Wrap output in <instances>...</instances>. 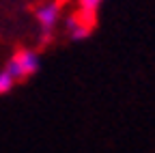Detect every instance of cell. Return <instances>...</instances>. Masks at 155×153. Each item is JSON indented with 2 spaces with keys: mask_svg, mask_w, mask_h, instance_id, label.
<instances>
[{
  "mask_svg": "<svg viewBox=\"0 0 155 153\" xmlns=\"http://www.w3.org/2000/svg\"><path fill=\"white\" fill-rule=\"evenodd\" d=\"M39 67H41V58H39L35 52H30V50H22V52L13 54L9 58V63L5 65L7 73L11 75L15 82L30 78L32 73L39 71Z\"/></svg>",
  "mask_w": 155,
  "mask_h": 153,
  "instance_id": "6da1fadb",
  "label": "cell"
},
{
  "mask_svg": "<svg viewBox=\"0 0 155 153\" xmlns=\"http://www.w3.org/2000/svg\"><path fill=\"white\" fill-rule=\"evenodd\" d=\"M58 15H61V7L58 2H43L39 5V9L35 11V17H37V24L43 32V39L52 35V30L56 28V22H58Z\"/></svg>",
  "mask_w": 155,
  "mask_h": 153,
  "instance_id": "7a4b0ae2",
  "label": "cell"
},
{
  "mask_svg": "<svg viewBox=\"0 0 155 153\" xmlns=\"http://www.w3.org/2000/svg\"><path fill=\"white\" fill-rule=\"evenodd\" d=\"M91 26H93V17L82 13V15H71L67 20V32L73 41H82L91 35Z\"/></svg>",
  "mask_w": 155,
  "mask_h": 153,
  "instance_id": "3957f363",
  "label": "cell"
},
{
  "mask_svg": "<svg viewBox=\"0 0 155 153\" xmlns=\"http://www.w3.org/2000/svg\"><path fill=\"white\" fill-rule=\"evenodd\" d=\"M13 86H15V80L7 73V69H0V95L9 93Z\"/></svg>",
  "mask_w": 155,
  "mask_h": 153,
  "instance_id": "277c9868",
  "label": "cell"
},
{
  "mask_svg": "<svg viewBox=\"0 0 155 153\" xmlns=\"http://www.w3.org/2000/svg\"><path fill=\"white\" fill-rule=\"evenodd\" d=\"M104 2V0H80V7H82V13L95 17V11L99 9V5Z\"/></svg>",
  "mask_w": 155,
  "mask_h": 153,
  "instance_id": "5b68a950",
  "label": "cell"
},
{
  "mask_svg": "<svg viewBox=\"0 0 155 153\" xmlns=\"http://www.w3.org/2000/svg\"><path fill=\"white\" fill-rule=\"evenodd\" d=\"M58 2H65V0H58Z\"/></svg>",
  "mask_w": 155,
  "mask_h": 153,
  "instance_id": "8992f818",
  "label": "cell"
}]
</instances>
